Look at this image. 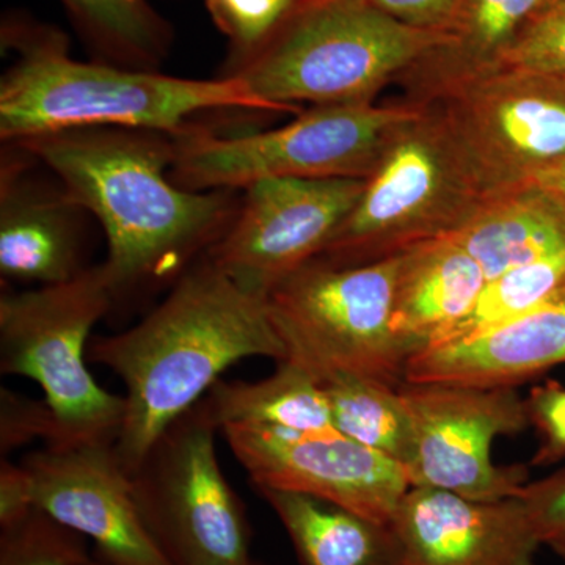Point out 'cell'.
I'll return each mask as SVG.
<instances>
[{
    "label": "cell",
    "instance_id": "1",
    "mask_svg": "<svg viewBox=\"0 0 565 565\" xmlns=\"http://www.w3.org/2000/svg\"><path fill=\"white\" fill-rule=\"evenodd\" d=\"M18 147L43 162L70 202L98 218L114 299L181 277L233 218L228 191L199 192L173 181L172 136L121 128L44 134Z\"/></svg>",
    "mask_w": 565,
    "mask_h": 565
},
{
    "label": "cell",
    "instance_id": "2",
    "mask_svg": "<svg viewBox=\"0 0 565 565\" xmlns=\"http://www.w3.org/2000/svg\"><path fill=\"white\" fill-rule=\"evenodd\" d=\"M88 362L126 386L115 452L132 475L159 435L250 356L286 360L267 297L245 291L210 258L189 267L169 296L131 329L90 340Z\"/></svg>",
    "mask_w": 565,
    "mask_h": 565
},
{
    "label": "cell",
    "instance_id": "3",
    "mask_svg": "<svg viewBox=\"0 0 565 565\" xmlns=\"http://www.w3.org/2000/svg\"><path fill=\"white\" fill-rule=\"evenodd\" d=\"M0 36L17 54L0 81V137L10 143L85 128L178 136L202 111H273L233 76L185 79L76 61L61 29L20 13L2 21Z\"/></svg>",
    "mask_w": 565,
    "mask_h": 565
},
{
    "label": "cell",
    "instance_id": "4",
    "mask_svg": "<svg viewBox=\"0 0 565 565\" xmlns=\"http://www.w3.org/2000/svg\"><path fill=\"white\" fill-rule=\"evenodd\" d=\"M445 33L401 24L367 0H302L233 76L273 111L373 103Z\"/></svg>",
    "mask_w": 565,
    "mask_h": 565
},
{
    "label": "cell",
    "instance_id": "5",
    "mask_svg": "<svg viewBox=\"0 0 565 565\" xmlns=\"http://www.w3.org/2000/svg\"><path fill=\"white\" fill-rule=\"evenodd\" d=\"M414 106L319 262L359 266L451 236L486 202L489 195L441 115L429 104Z\"/></svg>",
    "mask_w": 565,
    "mask_h": 565
},
{
    "label": "cell",
    "instance_id": "6",
    "mask_svg": "<svg viewBox=\"0 0 565 565\" xmlns=\"http://www.w3.org/2000/svg\"><path fill=\"white\" fill-rule=\"evenodd\" d=\"M103 264L73 280L0 299V373L31 379L55 422L46 446L115 445L126 397L104 390L87 367L93 327L114 307Z\"/></svg>",
    "mask_w": 565,
    "mask_h": 565
},
{
    "label": "cell",
    "instance_id": "7",
    "mask_svg": "<svg viewBox=\"0 0 565 565\" xmlns=\"http://www.w3.org/2000/svg\"><path fill=\"white\" fill-rule=\"evenodd\" d=\"M405 252L359 266L313 259L278 282L267 303L285 362L319 382L345 374L404 384L411 352L393 333L392 316Z\"/></svg>",
    "mask_w": 565,
    "mask_h": 565
},
{
    "label": "cell",
    "instance_id": "8",
    "mask_svg": "<svg viewBox=\"0 0 565 565\" xmlns=\"http://www.w3.org/2000/svg\"><path fill=\"white\" fill-rule=\"evenodd\" d=\"M414 104L318 106L269 131L217 136L192 128L172 136L173 181L191 191H232L269 178L366 180Z\"/></svg>",
    "mask_w": 565,
    "mask_h": 565
},
{
    "label": "cell",
    "instance_id": "9",
    "mask_svg": "<svg viewBox=\"0 0 565 565\" xmlns=\"http://www.w3.org/2000/svg\"><path fill=\"white\" fill-rule=\"evenodd\" d=\"M217 433L199 401L159 435L131 475L141 520L170 565L252 559L250 520L218 463Z\"/></svg>",
    "mask_w": 565,
    "mask_h": 565
},
{
    "label": "cell",
    "instance_id": "10",
    "mask_svg": "<svg viewBox=\"0 0 565 565\" xmlns=\"http://www.w3.org/2000/svg\"><path fill=\"white\" fill-rule=\"evenodd\" d=\"M441 115L487 195L565 158V79L504 68L426 103Z\"/></svg>",
    "mask_w": 565,
    "mask_h": 565
},
{
    "label": "cell",
    "instance_id": "11",
    "mask_svg": "<svg viewBox=\"0 0 565 565\" xmlns=\"http://www.w3.org/2000/svg\"><path fill=\"white\" fill-rule=\"evenodd\" d=\"M414 424V455L405 467L411 487H430L473 498L519 497L522 467L493 463L492 444L530 424L526 401L512 386L401 384Z\"/></svg>",
    "mask_w": 565,
    "mask_h": 565
},
{
    "label": "cell",
    "instance_id": "12",
    "mask_svg": "<svg viewBox=\"0 0 565 565\" xmlns=\"http://www.w3.org/2000/svg\"><path fill=\"white\" fill-rule=\"evenodd\" d=\"M363 178H269L244 202L207 258L245 291L269 297L313 262L359 203Z\"/></svg>",
    "mask_w": 565,
    "mask_h": 565
},
{
    "label": "cell",
    "instance_id": "13",
    "mask_svg": "<svg viewBox=\"0 0 565 565\" xmlns=\"http://www.w3.org/2000/svg\"><path fill=\"white\" fill-rule=\"evenodd\" d=\"M222 433L255 489L311 494L381 523H392L411 489L403 465L337 429L228 426Z\"/></svg>",
    "mask_w": 565,
    "mask_h": 565
},
{
    "label": "cell",
    "instance_id": "14",
    "mask_svg": "<svg viewBox=\"0 0 565 565\" xmlns=\"http://www.w3.org/2000/svg\"><path fill=\"white\" fill-rule=\"evenodd\" d=\"M33 508L90 539L107 565H170L134 498L115 445L46 446L22 457Z\"/></svg>",
    "mask_w": 565,
    "mask_h": 565
},
{
    "label": "cell",
    "instance_id": "15",
    "mask_svg": "<svg viewBox=\"0 0 565 565\" xmlns=\"http://www.w3.org/2000/svg\"><path fill=\"white\" fill-rule=\"evenodd\" d=\"M392 526L408 565H534L542 546L520 497L473 500L411 487Z\"/></svg>",
    "mask_w": 565,
    "mask_h": 565
},
{
    "label": "cell",
    "instance_id": "16",
    "mask_svg": "<svg viewBox=\"0 0 565 565\" xmlns=\"http://www.w3.org/2000/svg\"><path fill=\"white\" fill-rule=\"evenodd\" d=\"M565 363V288L514 321L407 360V384L512 386Z\"/></svg>",
    "mask_w": 565,
    "mask_h": 565
},
{
    "label": "cell",
    "instance_id": "17",
    "mask_svg": "<svg viewBox=\"0 0 565 565\" xmlns=\"http://www.w3.org/2000/svg\"><path fill=\"white\" fill-rule=\"evenodd\" d=\"M3 163L0 189V273L7 280L58 285L84 273L76 212L65 192L44 193Z\"/></svg>",
    "mask_w": 565,
    "mask_h": 565
},
{
    "label": "cell",
    "instance_id": "18",
    "mask_svg": "<svg viewBox=\"0 0 565 565\" xmlns=\"http://www.w3.org/2000/svg\"><path fill=\"white\" fill-rule=\"evenodd\" d=\"M550 0H468L444 40L399 79L408 104H426L467 82L504 70L509 54Z\"/></svg>",
    "mask_w": 565,
    "mask_h": 565
},
{
    "label": "cell",
    "instance_id": "19",
    "mask_svg": "<svg viewBox=\"0 0 565 565\" xmlns=\"http://www.w3.org/2000/svg\"><path fill=\"white\" fill-rule=\"evenodd\" d=\"M487 277L451 236L408 248L396 282L392 330L411 356L437 343L478 302Z\"/></svg>",
    "mask_w": 565,
    "mask_h": 565
},
{
    "label": "cell",
    "instance_id": "20",
    "mask_svg": "<svg viewBox=\"0 0 565 565\" xmlns=\"http://www.w3.org/2000/svg\"><path fill=\"white\" fill-rule=\"evenodd\" d=\"M484 270L487 281L565 248V204L530 181L487 196L451 234Z\"/></svg>",
    "mask_w": 565,
    "mask_h": 565
},
{
    "label": "cell",
    "instance_id": "21",
    "mask_svg": "<svg viewBox=\"0 0 565 565\" xmlns=\"http://www.w3.org/2000/svg\"><path fill=\"white\" fill-rule=\"evenodd\" d=\"M289 535L300 565H408L392 523L286 490L256 489Z\"/></svg>",
    "mask_w": 565,
    "mask_h": 565
},
{
    "label": "cell",
    "instance_id": "22",
    "mask_svg": "<svg viewBox=\"0 0 565 565\" xmlns=\"http://www.w3.org/2000/svg\"><path fill=\"white\" fill-rule=\"evenodd\" d=\"M218 429L228 426L311 433L334 429L329 399L315 375L291 362L258 382H215L203 397Z\"/></svg>",
    "mask_w": 565,
    "mask_h": 565
},
{
    "label": "cell",
    "instance_id": "23",
    "mask_svg": "<svg viewBox=\"0 0 565 565\" xmlns=\"http://www.w3.org/2000/svg\"><path fill=\"white\" fill-rule=\"evenodd\" d=\"M96 62L159 71L174 32L150 0H61Z\"/></svg>",
    "mask_w": 565,
    "mask_h": 565
},
{
    "label": "cell",
    "instance_id": "24",
    "mask_svg": "<svg viewBox=\"0 0 565 565\" xmlns=\"http://www.w3.org/2000/svg\"><path fill=\"white\" fill-rule=\"evenodd\" d=\"M319 384L338 433L407 467L414 455V424L399 386L345 374Z\"/></svg>",
    "mask_w": 565,
    "mask_h": 565
},
{
    "label": "cell",
    "instance_id": "25",
    "mask_svg": "<svg viewBox=\"0 0 565 565\" xmlns=\"http://www.w3.org/2000/svg\"><path fill=\"white\" fill-rule=\"evenodd\" d=\"M564 288L565 248L487 281L470 313L430 348L468 340L514 321Z\"/></svg>",
    "mask_w": 565,
    "mask_h": 565
},
{
    "label": "cell",
    "instance_id": "26",
    "mask_svg": "<svg viewBox=\"0 0 565 565\" xmlns=\"http://www.w3.org/2000/svg\"><path fill=\"white\" fill-rule=\"evenodd\" d=\"M302 0H206L207 13L230 44L226 73L263 50Z\"/></svg>",
    "mask_w": 565,
    "mask_h": 565
},
{
    "label": "cell",
    "instance_id": "27",
    "mask_svg": "<svg viewBox=\"0 0 565 565\" xmlns=\"http://www.w3.org/2000/svg\"><path fill=\"white\" fill-rule=\"evenodd\" d=\"M88 556L82 535L39 509L0 527V565H81Z\"/></svg>",
    "mask_w": 565,
    "mask_h": 565
},
{
    "label": "cell",
    "instance_id": "28",
    "mask_svg": "<svg viewBox=\"0 0 565 565\" xmlns=\"http://www.w3.org/2000/svg\"><path fill=\"white\" fill-rule=\"evenodd\" d=\"M504 68L565 79V0H550L527 24Z\"/></svg>",
    "mask_w": 565,
    "mask_h": 565
},
{
    "label": "cell",
    "instance_id": "29",
    "mask_svg": "<svg viewBox=\"0 0 565 565\" xmlns=\"http://www.w3.org/2000/svg\"><path fill=\"white\" fill-rule=\"evenodd\" d=\"M51 445L55 438L54 415L46 401L31 399L2 388L0 392V456L9 459L14 449L36 440Z\"/></svg>",
    "mask_w": 565,
    "mask_h": 565
},
{
    "label": "cell",
    "instance_id": "30",
    "mask_svg": "<svg viewBox=\"0 0 565 565\" xmlns=\"http://www.w3.org/2000/svg\"><path fill=\"white\" fill-rule=\"evenodd\" d=\"M542 546L565 563V470L525 484L519 494Z\"/></svg>",
    "mask_w": 565,
    "mask_h": 565
},
{
    "label": "cell",
    "instance_id": "31",
    "mask_svg": "<svg viewBox=\"0 0 565 565\" xmlns=\"http://www.w3.org/2000/svg\"><path fill=\"white\" fill-rule=\"evenodd\" d=\"M530 422L541 433L542 445L535 463H553L565 456V388L548 384L533 390L526 401Z\"/></svg>",
    "mask_w": 565,
    "mask_h": 565
},
{
    "label": "cell",
    "instance_id": "32",
    "mask_svg": "<svg viewBox=\"0 0 565 565\" xmlns=\"http://www.w3.org/2000/svg\"><path fill=\"white\" fill-rule=\"evenodd\" d=\"M367 2L408 28L445 33L462 13L468 0H367Z\"/></svg>",
    "mask_w": 565,
    "mask_h": 565
},
{
    "label": "cell",
    "instance_id": "33",
    "mask_svg": "<svg viewBox=\"0 0 565 565\" xmlns=\"http://www.w3.org/2000/svg\"><path fill=\"white\" fill-rule=\"evenodd\" d=\"M31 478L20 463H0V527L13 525L33 511Z\"/></svg>",
    "mask_w": 565,
    "mask_h": 565
},
{
    "label": "cell",
    "instance_id": "34",
    "mask_svg": "<svg viewBox=\"0 0 565 565\" xmlns=\"http://www.w3.org/2000/svg\"><path fill=\"white\" fill-rule=\"evenodd\" d=\"M531 181L542 185L546 191L555 193L557 199L565 204V158L539 173Z\"/></svg>",
    "mask_w": 565,
    "mask_h": 565
},
{
    "label": "cell",
    "instance_id": "35",
    "mask_svg": "<svg viewBox=\"0 0 565 565\" xmlns=\"http://www.w3.org/2000/svg\"><path fill=\"white\" fill-rule=\"evenodd\" d=\"M81 565H107V564H104L102 563V561L99 559H96L95 556H88L87 559L84 561V563H82Z\"/></svg>",
    "mask_w": 565,
    "mask_h": 565
},
{
    "label": "cell",
    "instance_id": "36",
    "mask_svg": "<svg viewBox=\"0 0 565 565\" xmlns=\"http://www.w3.org/2000/svg\"><path fill=\"white\" fill-rule=\"evenodd\" d=\"M243 565H264V564H262V563H256V561L250 559V561H247V563H245V564H243Z\"/></svg>",
    "mask_w": 565,
    "mask_h": 565
}]
</instances>
